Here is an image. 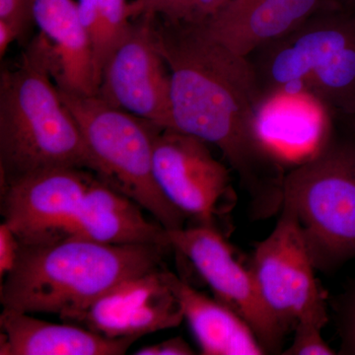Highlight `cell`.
I'll return each instance as SVG.
<instances>
[{
    "label": "cell",
    "mask_w": 355,
    "mask_h": 355,
    "mask_svg": "<svg viewBox=\"0 0 355 355\" xmlns=\"http://www.w3.org/2000/svg\"><path fill=\"white\" fill-rule=\"evenodd\" d=\"M183 320L165 270L159 268L121 282L69 323L107 338H139L176 328Z\"/></svg>",
    "instance_id": "cell-12"
},
{
    "label": "cell",
    "mask_w": 355,
    "mask_h": 355,
    "mask_svg": "<svg viewBox=\"0 0 355 355\" xmlns=\"http://www.w3.org/2000/svg\"><path fill=\"white\" fill-rule=\"evenodd\" d=\"M261 1H263V0H230V1L216 14L224 16L235 15V14L242 12V11L246 10L249 7L253 6L254 4L259 3V2Z\"/></svg>",
    "instance_id": "cell-27"
},
{
    "label": "cell",
    "mask_w": 355,
    "mask_h": 355,
    "mask_svg": "<svg viewBox=\"0 0 355 355\" xmlns=\"http://www.w3.org/2000/svg\"><path fill=\"white\" fill-rule=\"evenodd\" d=\"M165 277L202 354H266L249 324L234 311L198 291L171 272L165 270Z\"/></svg>",
    "instance_id": "cell-18"
},
{
    "label": "cell",
    "mask_w": 355,
    "mask_h": 355,
    "mask_svg": "<svg viewBox=\"0 0 355 355\" xmlns=\"http://www.w3.org/2000/svg\"><path fill=\"white\" fill-rule=\"evenodd\" d=\"M167 233L172 249L190 261L214 298L249 324L266 354H280L286 331L266 307L253 273L236 258L225 234L200 225Z\"/></svg>",
    "instance_id": "cell-9"
},
{
    "label": "cell",
    "mask_w": 355,
    "mask_h": 355,
    "mask_svg": "<svg viewBox=\"0 0 355 355\" xmlns=\"http://www.w3.org/2000/svg\"><path fill=\"white\" fill-rule=\"evenodd\" d=\"M298 219L316 270L355 256V146L328 144L284 180L282 207Z\"/></svg>",
    "instance_id": "cell-6"
},
{
    "label": "cell",
    "mask_w": 355,
    "mask_h": 355,
    "mask_svg": "<svg viewBox=\"0 0 355 355\" xmlns=\"http://www.w3.org/2000/svg\"><path fill=\"white\" fill-rule=\"evenodd\" d=\"M154 176L170 202L196 225L222 230L219 222L234 205L227 168L193 135L161 128L153 151Z\"/></svg>",
    "instance_id": "cell-8"
},
{
    "label": "cell",
    "mask_w": 355,
    "mask_h": 355,
    "mask_svg": "<svg viewBox=\"0 0 355 355\" xmlns=\"http://www.w3.org/2000/svg\"><path fill=\"white\" fill-rule=\"evenodd\" d=\"M32 18L51 44L58 87L76 94L95 95L92 51L78 3L74 0H33Z\"/></svg>",
    "instance_id": "cell-16"
},
{
    "label": "cell",
    "mask_w": 355,
    "mask_h": 355,
    "mask_svg": "<svg viewBox=\"0 0 355 355\" xmlns=\"http://www.w3.org/2000/svg\"><path fill=\"white\" fill-rule=\"evenodd\" d=\"M53 74V51L42 34L13 69L1 72V186L58 168H79L97 175L94 158Z\"/></svg>",
    "instance_id": "cell-3"
},
{
    "label": "cell",
    "mask_w": 355,
    "mask_h": 355,
    "mask_svg": "<svg viewBox=\"0 0 355 355\" xmlns=\"http://www.w3.org/2000/svg\"><path fill=\"white\" fill-rule=\"evenodd\" d=\"M33 0H0V20L26 30L32 18Z\"/></svg>",
    "instance_id": "cell-23"
},
{
    "label": "cell",
    "mask_w": 355,
    "mask_h": 355,
    "mask_svg": "<svg viewBox=\"0 0 355 355\" xmlns=\"http://www.w3.org/2000/svg\"><path fill=\"white\" fill-rule=\"evenodd\" d=\"M324 0H263L235 15L216 14L200 24L203 31L240 57L286 36L302 25Z\"/></svg>",
    "instance_id": "cell-17"
},
{
    "label": "cell",
    "mask_w": 355,
    "mask_h": 355,
    "mask_svg": "<svg viewBox=\"0 0 355 355\" xmlns=\"http://www.w3.org/2000/svg\"><path fill=\"white\" fill-rule=\"evenodd\" d=\"M144 210L96 176L62 238L109 245L156 244L171 248L167 230L158 222L148 220Z\"/></svg>",
    "instance_id": "cell-14"
},
{
    "label": "cell",
    "mask_w": 355,
    "mask_h": 355,
    "mask_svg": "<svg viewBox=\"0 0 355 355\" xmlns=\"http://www.w3.org/2000/svg\"><path fill=\"white\" fill-rule=\"evenodd\" d=\"M20 26L0 20V57L3 58L9 46L24 33Z\"/></svg>",
    "instance_id": "cell-26"
},
{
    "label": "cell",
    "mask_w": 355,
    "mask_h": 355,
    "mask_svg": "<svg viewBox=\"0 0 355 355\" xmlns=\"http://www.w3.org/2000/svg\"><path fill=\"white\" fill-rule=\"evenodd\" d=\"M331 111L306 91L263 93L254 113L261 146L280 165L302 164L330 144Z\"/></svg>",
    "instance_id": "cell-13"
},
{
    "label": "cell",
    "mask_w": 355,
    "mask_h": 355,
    "mask_svg": "<svg viewBox=\"0 0 355 355\" xmlns=\"http://www.w3.org/2000/svg\"><path fill=\"white\" fill-rule=\"evenodd\" d=\"M354 130H355V121H354Z\"/></svg>",
    "instance_id": "cell-28"
},
{
    "label": "cell",
    "mask_w": 355,
    "mask_h": 355,
    "mask_svg": "<svg viewBox=\"0 0 355 355\" xmlns=\"http://www.w3.org/2000/svg\"><path fill=\"white\" fill-rule=\"evenodd\" d=\"M168 249L74 237L21 244L16 266L1 280L0 300L4 309L55 314L69 323L121 282L161 268Z\"/></svg>",
    "instance_id": "cell-2"
},
{
    "label": "cell",
    "mask_w": 355,
    "mask_h": 355,
    "mask_svg": "<svg viewBox=\"0 0 355 355\" xmlns=\"http://www.w3.org/2000/svg\"><path fill=\"white\" fill-rule=\"evenodd\" d=\"M343 330V352L345 354H355V296L345 313Z\"/></svg>",
    "instance_id": "cell-25"
},
{
    "label": "cell",
    "mask_w": 355,
    "mask_h": 355,
    "mask_svg": "<svg viewBox=\"0 0 355 355\" xmlns=\"http://www.w3.org/2000/svg\"><path fill=\"white\" fill-rule=\"evenodd\" d=\"M0 331V355H121L139 340L107 338L79 324L50 323L4 308Z\"/></svg>",
    "instance_id": "cell-15"
},
{
    "label": "cell",
    "mask_w": 355,
    "mask_h": 355,
    "mask_svg": "<svg viewBox=\"0 0 355 355\" xmlns=\"http://www.w3.org/2000/svg\"><path fill=\"white\" fill-rule=\"evenodd\" d=\"M60 92L94 158L97 176L149 212L166 230L184 228L188 218L168 200L154 176V141L162 128L98 96Z\"/></svg>",
    "instance_id": "cell-5"
},
{
    "label": "cell",
    "mask_w": 355,
    "mask_h": 355,
    "mask_svg": "<svg viewBox=\"0 0 355 355\" xmlns=\"http://www.w3.org/2000/svg\"><path fill=\"white\" fill-rule=\"evenodd\" d=\"M96 176L89 170L58 168L3 184V221L22 245L60 239Z\"/></svg>",
    "instance_id": "cell-11"
},
{
    "label": "cell",
    "mask_w": 355,
    "mask_h": 355,
    "mask_svg": "<svg viewBox=\"0 0 355 355\" xmlns=\"http://www.w3.org/2000/svg\"><path fill=\"white\" fill-rule=\"evenodd\" d=\"M21 243L6 221L0 224V279H3L18 261Z\"/></svg>",
    "instance_id": "cell-22"
},
{
    "label": "cell",
    "mask_w": 355,
    "mask_h": 355,
    "mask_svg": "<svg viewBox=\"0 0 355 355\" xmlns=\"http://www.w3.org/2000/svg\"><path fill=\"white\" fill-rule=\"evenodd\" d=\"M323 329L314 324H298L294 329L292 345L282 352L284 355H333L335 350L322 336Z\"/></svg>",
    "instance_id": "cell-21"
},
{
    "label": "cell",
    "mask_w": 355,
    "mask_h": 355,
    "mask_svg": "<svg viewBox=\"0 0 355 355\" xmlns=\"http://www.w3.org/2000/svg\"><path fill=\"white\" fill-rule=\"evenodd\" d=\"M77 3L92 51L98 88L107 60L132 27V22L127 13L128 2L127 0H78Z\"/></svg>",
    "instance_id": "cell-19"
},
{
    "label": "cell",
    "mask_w": 355,
    "mask_h": 355,
    "mask_svg": "<svg viewBox=\"0 0 355 355\" xmlns=\"http://www.w3.org/2000/svg\"><path fill=\"white\" fill-rule=\"evenodd\" d=\"M272 232L257 243L250 270L266 307L286 333L302 323L323 329L326 296L302 229L291 210L282 207Z\"/></svg>",
    "instance_id": "cell-7"
},
{
    "label": "cell",
    "mask_w": 355,
    "mask_h": 355,
    "mask_svg": "<svg viewBox=\"0 0 355 355\" xmlns=\"http://www.w3.org/2000/svg\"><path fill=\"white\" fill-rule=\"evenodd\" d=\"M154 29L169 67L172 128L219 148L249 193L254 217L277 214L286 175L254 132L261 92L252 62L212 39L200 25L155 18Z\"/></svg>",
    "instance_id": "cell-1"
},
{
    "label": "cell",
    "mask_w": 355,
    "mask_h": 355,
    "mask_svg": "<svg viewBox=\"0 0 355 355\" xmlns=\"http://www.w3.org/2000/svg\"><path fill=\"white\" fill-rule=\"evenodd\" d=\"M230 0H132L130 19L153 16L173 24L200 25L214 17Z\"/></svg>",
    "instance_id": "cell-20"
},
{
    "label": "cell",
    "mask_w": 355,
    "mask_h": 355,
    "mask_svg": "<svg viewBox=\"0 0 355 355\" xmlns=\"http://www.w3.org/2000/svg\"><path fill=\"white\" fill-rule=\"evenodd\" d=\"M137 355H193V349L181 336L169 338L159 343L140 347L135 352Z\"/></svg>",
    "instance_id": "cell-24"
},
{
    "label": "cell",
    "mask_w": 355,
    "mask_h": 355,
    "mask_svg": "<svg viewBox=\"0 0 355 355\" xmlns=\"http://www.w3.org/2000/svg\"><path fill=\"white\" fill-rule=\"evenodd\" d=\"M154 21L141 16L132 22L107 60L95 95L158 127L172 128L171 79Z\"/></svg>",
    "instance_id": "cell-10"
},
{
    "label": "cell",
    "mask_w": 355,
    "mask_h": 355,
    "mask_svg": "<svg viewBox=\"0 0 355 355\" xmlns=\"http://www.w3.org/2000/svg\"><path fill=\"white\" fill-rule=\"evenodd\" d=\"M257 51L261 93L306 91L331 113L355 116V16L315 13Z\"/></svg>",
    "instance_id": "cell-4"
}]
</instances>
